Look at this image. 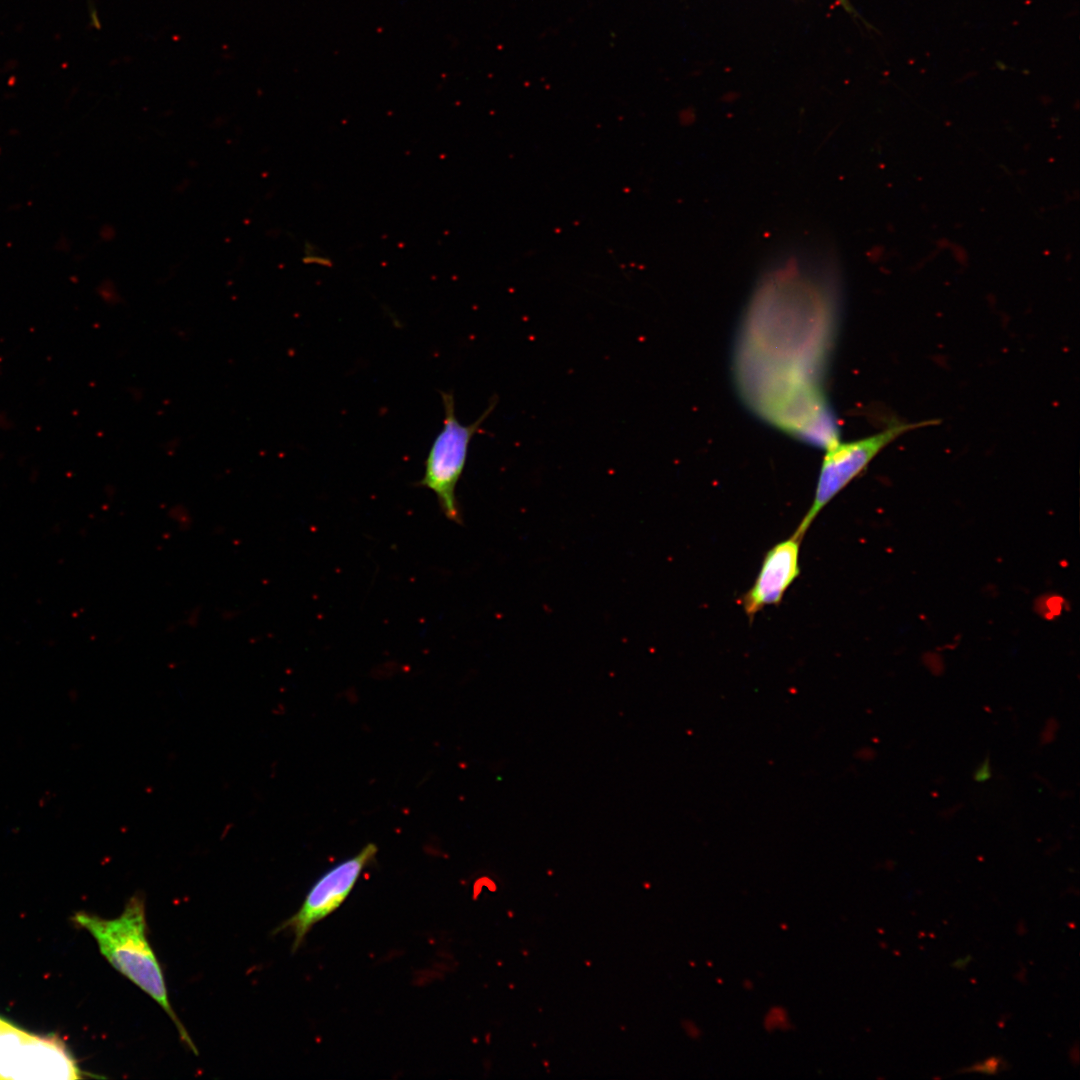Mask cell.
<instances>
[{"mask_svg":"<svg viewBox=\"0 0 1080 1080\" xmlns=\"http://www.w3.org/2000/svg\"><path fill=\"white\" fill-rule=\"evenodd\" d=\"M75 921L90 932L116 970L163 1008L181 1040L197 1055L196 1046L171 1006L162 968L148 940L144 897L132 896L114 919L78 913Z\"/></svg>","mask_w":1080,"mask_h":1080,"instance_id":"obj_2","label":"cell"},{"mask_svg":"<svg viewBox=\"0 0 1080 1080\" xmlns=\"http://www.w3.org/2000/svg\"><path fill=\"white\" fill-rule=\"evenodd\" d=\"M6 1023H7L6 1021H4V1020H2V1019L0 1018V1028H1V1027H3V1026H4L5 1024H6Z\"/></svg>","mask_w":1080,"mask_h":1080,"instance_id":"obj_11","label":"cell"},{"mask_svg":"<svg viewBox=\"0 0 1080 1080\" xmlns=\"http://www.w3.org/2000/svg\"><path fill=\"white\" fill-rule=\"evenodd\" d=\"M801 541L802 538L793 533L766 552L753 585L740 599L750 621L764 607L778 605L799 577Z\"/></svg>","mask_w":1080,"mask_h":1080,"instance_id":"obj_6","label":"cell"},{"mask_svg":"<svg viewBox=\"0 0 1080 1080\" xmlns=\"http://www.w3.org/2000/svg\"><path fill=\"white\" fill-rule=\"evenodd\" d=\"M971 959L972 958L970 955L964 958L957 959L955 962L952 963V966L956 969H964L969 964Z\"/></svg>","mask_w":1080,"mask_h":1080,"instance_id":"obj_10","label":"cell"},{"mask_svg":"<svg viewBox=\"0 0 1080 1080\" xmlns=\"http://www.w3.org/2000/svg\"><path fill=\"white\" fill-rule=\"evenodd\" d=\"M79 1070L65 1050L54 1040L26 1035L13 1078H78Z\"/></svg>","mask_w":1080,"mask_h":1080,"instance_id":"obj_7","label":"cell"},{"mask_svg":"<svg viewBox=\"0 0 1080 1080\" xmlns=\"http://www.w3.org/2000/svg\"><path fill=\"white\" fill-rule=\"evenodd\" d=\"M1004 1064L1005 1063L1003 1062V1059L1001 1057L991 1056L981 1062L971 1065L970 1067L966 1068L965 1071L983 1073L986 1075H995L1002 1070V1066Z\"/></svg>","mask_w":1080,"mask_h":1080,"instance_id":"obj_8","label":"cell"},{"mask_svg":"<svg viewBox=\"0 0 1080 1080\" xmlns=\"http://www.w3.org/2000/svg\"><path fill=\"white\" fill-rule=\"evenodd\" d=\"M936 423V420L897 423L859 440H837L828 445L825 448L813 501L794 534L803 538L821 510L887 445L910 430Z\"/></svg>","mask_w":1080,"mask_h":1080,"instance_id":"obj_4","label":"cell"},{"mask_svg":"<svg viewBox=\"0 0 1080 1080\" xmlns=\"http://www.w3.org/2000/svg\"><path fill=\"white\" fill-rule=\"evenodd\" d=\"M833 306L832 272L808 256H790L759 281L736 367L743 396L770 423L795 422L826 405L821 373L831 328L818 327L831 321L817 320L833 316Z\"/></svg>","mask_w":1080,"mask_h":1080,"instance_id":"obj_1","label":"cell"},{"mask_svg":"<svg viewBox=\"0 0 1080 1080\" xmlns=\"http://www.w3.org/2000/svg\"><path fill=\"white\" fill-rule=\"evenodd\" d=\"M378 851L374 843L366 844L354 856L327 870L310 888L299 910L275 931L293 932L292 951L304 941L309 930L337 910L354 888L364 868L374 860Z\"/></svg>","mask_w":1080,"mask_h":1080,"instance_id":"obj_5","label":"cell"},{"mask_svg":"<svg viewBox=\"0 0 1080 1080\" xmlns=\"http://www.w3.org/2000/svg\"><path fill=\"white\" fill-rule=\"evenodd\" d=\"M440 395L444 407L443 428L429 449L424 475L417 485L433 491L446 518L461 524L456 486L465 467L470 441L490 415L495 402L475 422L463 425L455 414L453 394L441 391Z\"/></svg>","mask_w":1080,"mask_h":1080,"instance_id":"obj_3","label":"cell"},{"mask_svg":"<svg viewBox=\"0 0 1080 1080\" xmlns=\"http://www.w3.org/2000/svg\"><path fill=\"white\" fill-rule=\"evenodd\" d=\"M992 776L990 761L986 758L974 771L973 778L976 782H985Z\"/></svg>","mask_w":1080,"mask_h":1080,"instance_id":"obj_9","label":"cell"}]
</instances>
